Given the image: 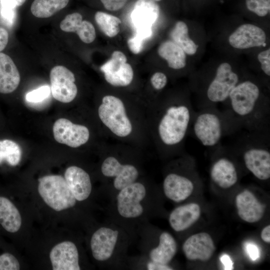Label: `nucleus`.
I'll return each instance as SVG.
<instances>
[{
    "instance_id": "obj_1",
    "label": "nucleus",
    "mask_w": 270,
    "mask_h": 270,
    "mask_svg": "<svg viewBox=\"0 0 270 270\" xmlns=\"http://www.w3.org/2000/svg\"><path fill=\"white\" fill-rule=\"evenodd\" d=\"M226 110L240 130L248 132H270V105L262 97L260 87L246 80L239 82L232 90Z\"/></svg>"
},
{
    "instance_id": "obj_2",
    "label": "nucleus",
    "mask_w": 270,
    "mask_h": 270,
    "mask_svg": "<svg viewBox=\"0 0 270 270\" xmlns=\"http://www.w3.org/2000/svg\"><path fill=\"white\" fill-rule=\"evenodd\" d=\"M196 110L188 100L172 102L156 106L154 132L158 148H183Z\"/></svg>"
},
{
    "instance_id": "obj_3",
    "label": "nucleus",
    "mask_w": 270,
    "mask_h": 270,
    "mask_svg": "<svg viewBox=\"0 0 270 270\" xmlns=\"http://www.w3.org/2000/svg\"><path fill=\"white\" fill-rule=\"evenodd\" d=\"M240 130L238 124L224 110L208 107L196 111L190 124L191 134L202 146L214 148L219 145L222 138Z\"/></svg>"
},
{
    "instance_id": "obj_4",
    "label": "nucleus",
    "mask_w": 270,
    "mask_h": 270,
    "mask_svg": "<svg viewBox=\"0 0 270 270\" xmlns=\"http://www.w3.org/2000/svg\"><path fill=\"white\" fill-rule=\"evenodd\" d=\"M270 132H248L234 148L242 152L246 168L260 180L270 178Z\"/></svg>"
},
{
    "instance_id": "obj_5",
    "label": "nucleus",
    "mask_w": 270,
    "mask_h": 270,
    "mask_svg": "<svg viewBox=\"0 0 270 270\" xmlns=\"http://www.w3.org/2000/svg\"><path fill=\"white\" fill-rule=\"evenodd\" d=\"M98 112L102 124L114 135L126 138L132 134L133 123L127 107L120 98L111 94L104 96Z\"/></svg>"
},
{
    "instance_id": "obj_6",
    "label": "nucleus",
    "mask_w": 270,
    "mask_h": 270,
    "mask_svg": "<svg viewBox=\"0 0 270 270\" xmlns=\"http://www.w3.org/2000/svg\"><path fill=\"white\" fill-rule=\"evenodd\" d=\"M38 192L50 207L61 211L74 206L76 200L64 178L60 175H48L38 180Z\"/></svg>"
},
{
    "instance_id": "obj_7",
    "label": "nucleus",
    "mask_w": 270,
    "mask_h": 270,
    "mask_svg": "<svg viewBox=\"0 0 270 270\" xmlns=\"http://www.w3.org/2000/svg\"><path fill=\"white\" fill-rule=\"evenodd\" d=\"M239 82L238 74L233 71L230 64L223 62L220 64L207 87L206 100L200 109L217 107V104L225 103L230 92Z\"/></svg>"
},
{
    "instance_id": "obj_8",
    "label": "nucleus",
    "mask_w": 270,
    "mask_h": 270,
    "mask_svg": "<svg viewBox=\"0 0 270 270\" xmlns=\"http://www.w3.org/2000/svg\"><path fill=\"white\" fill-rule=\"evenodd\" d=\"M160 9L154 0H138L131 13L135 34L146 40L152 34V26L158 18Z\"/></svg>"
},
{
    "instance_id": "obj_9",
    "label": "nucleus",
    "mask_w": 270,
    "mask_h": 270,
    "mask_svg": "<svg viewBox=\"0 0 270 270\" xmlns=\"http://www.w3.org/2000/svg\"><path fill=\"white\" fill-rule=\"evenodd\" d=\"M108 83L114 86H126L132 82L134 73L126 55L119 50L114 51L110 58L100 67Z\"/></svg>"
},
{
    "instance_id": "obj_10",
    "label": "nucleus",
    "mask_w": 270,
    "mask_h": 270,
    "mask_svg": "<svg viewBox=\"0 0 270 270\" xmlns=\"http://www.w3.org/2000/svg\"><path fill=\"white\" fill-rule=\"evenodd\" d=\"M50 92L57 100L68 103L72 102L78 94L75 76L70 70L62 66L52 68L50 74Z\"/></svg>"
},
{
    "instance_id": "obj_11",
    "label": "nucleus",
    "mask_w": 270,
    "mask_h": 270,
    "mask_svg": "<svg viewBox=\"0 0 270 270\" xmlns=\"http://www.w3.org/2000/svg\"><path fill=\"white\" fill-rule=\"evenodd\" d=\"M120 191L117 196V208L120 214L126 218L140 216L144 211L140 202L146 195L144 186L135 182Z\"/></svg>"
},
{
    "instance_id": "obj_12",
    "label": "nucleus",
    "mask_w": 270,
    "mask_h": 270,
    "mask_svg": "<svg viewBox=\"0 0 270 270\" xmlns=\"http://www.w3.org/2000/svg\"><path fill=\"white\" fill-rule=\"evenodd\" d=\"M52 130L57 142L74 148L86 144L90 136V130L86 126L74 124L64 118L54 122Z\"/></svg>"
},
{
    "instance_id": "obj_13",
    "label": "nucleus",
    "mask_w": 270,
    "mask_h": 270,
    "mask_svg": "<svg viewBox=\"0 0 270 270\" xmlns=\"http://www.w3.org/2000/svg\"><path fill=\"white\" fill-rule=\"evenodd\" d=\"M102 174L106 177L114 178V186L120 190L136 182L138 176V171L130 164H122L115 157L109 156L102 162Z\"/></svg>"
},
{
    "instance_id": "obj_14",
    "label": "nucleus",
    "mask_w": 270,
    "mask_h": 270,
    "mask_svg": "<svg viewBox=\"0 0 270 270\" xmlns=\"http://www.w3.org/2000/svg\"><path fill=\"white\" fill-rule=\"evenodd\" d=\"M216 249L211 236L207 232H202L188 238L182 245V250L186 258L190 260L208 261Z\"/></svg>"
},
{
    "instance_id": "obj_15",
    "label": "nucleus",
    "mask_w": 270,
    "mask_h": 270,
    "mask_svg": "<svg viewBox=\"0 0 270 270\" xmlns=\"http://www.w3.org/2000/svg\"><path fill=\"white\" fill-rule=\"evenodd\" d=\"M266 40V35L264 30L250 24L240 26L228 38L230 46L238 49L264 46Z\"/></svg>"
},
{
    "instance_id": "obj_16",
    "label": "nucleus",
    "mask_w": 270,
    "mask_h": 270,
    "mask_svg": "<svg viewBox=\"0 0 270 270\" xmlns=\"http://www.w3.org/2000/svg\"><path fill=\"white\" fill-rule=\"evenodd\" d=\"M54 270H80L78 252L75 244L64 241L56 245L50 253Z\"/></svg>"
},
{
    "instance_id": "obj_17",
    "label": "nucleus",
    "mask_w": 270,
    "mask_h": 270,
    "mask_svg": "<svg viewBox=\"0 0 270 270\" xmlns=\"http://www.w3.org/2000/svg\"><path fill=\"white\" fill-rule=\"evenodd\" d=\"M118 232L102 227L96 230L90 240V248L94 258L104 261L112 256L118 240Z\"/></svg>"
},
{
    "instance_id": "obj_18",
    "label": "nucleus",
    "mask_w": 270,
    "mask_h": 270,
    "mask_svg": "<svg viewBox=\"0 0 270 270\" xmlns=\"http://www.w3.org/2000/svg\"><path fill=\"white\" fill-rule=\"evenodd\" d=\"M235 202L239 217L245 222H256L264 216L265 205L248 190L238 194L236 196Z\"/></svg>"
},
{
    "instance_id": "obj_19",
    "label": "nucleus",
    "mask_w": 270,
    "mask_h": 270,
    "mask_svg": "<svg viewBox=\"0 0 270 270\" xmlns=\"http://www.w3.org/2000/svg\"><path fill=\"white\" fill-rule=\"evenodd\" d=\"M216 159L210 170L212 180L219 187L227 189L238 182V174L233 162L225 156Z\"/></svg>"
},
{
    "instance_id": "obj_20",
    "label": "nucleus",
    "mask_w": 270,
    "mask_h": 270,
    "mask_svg": "<svg viewBox=\"0 0 270 270\" xmlns=\"http://www.w3.org/2000/svg\"><path fill=\"white\" fill-rule=\"evenodd\" d=\"M194 185L186 176L176 172L168 174L164 178L163 189L166 196L170 200L179 202L186 199L192 194Z\"/></svg>"
},
{
    "instance_id": "obj_21",
    "label": "nucleus",
    "mask_w": 270,
    "mask_h": 270,
    "mask_svg": "<svg viewBox=\"0 0 270 270\" xmlns=\"http://www.w3.org/2000/svg\"><path fill=\"white\" fill-rule=\"evenodd\" d=\"M67 184L76 200L82 201L90 196L92 184L89 174L76 166L68 167L64 172Z\"/></svg>"
},
{
    "instance_id": "obj_22",
    "label": "nucleus",
    "mask_w": 270,
    "mask_h": 270,
    "mask_svg": "<svg viewBox=\"0 0 270 270\" xmlns=\"http://www.w3.org/2000/svg\"><path fill=\"white\" fill-rule=\"evenodd\" d=\"M60 26L64 32H76L80 40L86 44L92 42L96 37L93 24L89 21L83 20L82 14L78 12L68 14L60 22Z\"/></svg>"
},
{
    "instance_id": "obj_23",
    "label": "nucleus",
    "mask_w": 270,
    "mask_h": 270,
    "mask_svg": "<svg viewBox=\"0 0 270 270\" xmlns=\"http://www.w3.org/2000/svg\"><path fill=\"white\" fill-rule=\"evenodd\" d=\"M200 208L196 203H190L174 208L169 216V222L172 228L176 232L184 231L200 218Z\"/></svg>"
},
{
    "instance_id": "obj_24",
    "label": "nucleus",
    "mask_w": 270,
    "mask_h": 270,
    "mask_svg": "<svg viewBox=\"0 0 270 270\" xmlns=\"http://www.w3.org/2000/svg\"><path fill=\"white\" fill-rule=\"evenodd\" d=\"M20 80L19 72L12 60L6 54L0 52V94L14 92Z\"/></svg>"
},
{
    "instance_id": "obj_25",
    "label": "nucleus",
    "mask_w": 270,
    "mask_h": 270,
    "mask_svg": "<svg viewBox=\"0 0 270 270\" xmlns=\"http://www.w3.org/2000/svg\"><path fill=\"white\" fill-rule=\"evenodd\" d=\"M176 242L168 232H163L159 238L158 246L150 252L151 261L162 264H168L176 254Z\"/></svg>"
},
{
    "instance_id": "obj_26",
    "label": "nucleus",
    "mask_w": 270,
    "mask_h": 270,
    "mask_svg": "<svg viewBox=\"0 0 270 270\" xmlns=\"http://www.w3.org/2000/svg\"><path fill=\"white\" fill-rule=\"evenodd\" d=\"M21 224V216L16 206L8 198L0 196V224L7 232L14 233Z\"/></svg>"
},
{
    "instance_id": "obj_27",
    "label": "nucleus",
    "mask_w": 270,
    "mask_h": 270,
    "mask_svg": "<svg viewBox=\"0 0 270 270\" xmlns=\"http://www.w3.org/2000/svg\"><path fill=\"white\" fill-rule=\"evenodd\" d=\"M159 56L166 60L168 66L180 70L186 65V54L184 50L172 40L162 42L158 46Z\"/></svg>"
},
{
    "instance_id": "obj_28",
    "label": "nucleus",
    "mask_w": 270,
    "mask_h": 270,
    "mask_svg": "<svg viewBox=\"0 0 270 270\" xmlns=\"http://www.w3.org/2000/svg\"><path fill=\"white\" fill-rule=\"evenodd\" d=\"M187 25L182 21L178 22L170 33V36L175 44L189 55L194 54L198 46L188 36Z\"/></svg>"
},
{
    "instance_id": "obj_29",
    "label": "nucleus",
    "mask_w": 270,
    "mask_h": 270,
    "mask_svg": "<svg viewBox=\"0 0 270 270\" xmlns=\"http://www.w3.org/2000/svg\"><path fill=\"white\" fill-rule=\"evenodd\" d=\"M70 0H34L30 6L32 14L38 18H48L64 8Z\"/></svg>"
},
{
    "instance_id": "obj_30",
    "label": "nucleus",
    "mask_w": 270,
    "mask_h": 270,
    "mask_svg": "<svg viewBox=\"0 0 270 270\" xmlns=\"http://www.w3.org/2000/svg\"><path fill=\"white\" fill-rule=\"evenodd\" d=\"M22 155L21 148L15 141L0 139V166L6 163L10 166H16L20 163Z\"/></svg>"
},
{
    "instance_id": "obj_31",
    "label": "nucleus",
    "mask_w": 270,
    "mask_h": 270,
    "mask_svg": "<svg viewBox=\"0 0 270 270\" xmlns=\"http://www.w3.org/2000/svg\"><path fill=\"white\" fill-rule=\"evenodd\" d=\"M94 20L100 30L108 36L114 37L120 32L122 22L118 18L98 11L95 14Z\"/></svg>"
},
{
    "instance_id": "obj_32",
    "label": "nucleus",
    "mask_w": 270,
    "mask_h": 270,
    "mask_svg": "<svg viewBox=\"0 0 270 270\" xmlns=\"http://www.w3.org/2000/svg\"><path fill=\"white\" fill-rule=\"evenodd\" d=\"M248 9L259 16H264L270 10V0H246Z\"/></svg>"
},
{
    "instance_id": "obj_33",
    "label": "nucleus",
    "mask_w": 270,
    "mask_h": 270,
    "mask_svg": "<svg viewBox=\"0 0 270 270\" xmlns=\"http://www.w3.org/2000/svg\"><path fill=\"white\" fill-rule=\"evenodd\" d=\"M50 93V87L48 86H43L28 92L26 95V99L28 102H38L46 98Z\"/></svg>"
},
{
    "instance_id": "obj_34",
    "label": "nucleus",
    "mask_w": 270,
    "mask_h": 270,
    "mask_svg": "<svg viewBox=\"0 0 270 270\" xmlns=\"http://www.w3.org/2000/svg\"><path fill=\"white\" fill-rule=\"evenodd\" d=\"M20 268L19 262L14 255L9 252L0 254V270H18Z\"/></svg>"
},
{
    "instance_id": "obj_35",
    "label": "nucleus",
    "mask_w": 270,
    "mask_h": 270,
    "mask_svg": "<svg viewBox=\"0 0 270 270\" xmlns=\"http://www.w3.org/2000/svg\"><path fill=\"white\" fill-rule=\"evenodd\" d=\"M146 40L144 38L135 34L133 36L128 40L127 44L130 50L133 54H136L142 50Z\"/></svg>"
},
{
    "instance_id": "obj_36",
    "label": "nucleus",
    "mask_w": 270,
    "mask_h": 270,
    "mask_svg": "<svg viewBox=\"0 0 270 270\" xmlns=\"http://www.w3.org/2000/svg\"><path fill=\"white\" fill-rule=\"evenodd\" d=\"M150 80L152 86L156 90H162L166 86L168 78L164 73L158 72L152 76Z\"/></svg>"
},
{
    "instance_id": "obj_37",
    "label": "nucleus",
    "mask_w": 270,
    "mask_h": 270,
    "mask_svg": "<svg viewBox=\"0 0 270 270\" xmlns=\"http://www.w3.org/2000/svg\"><path fill=\"white\" fill-rule=\"evenodd\" d=\"M258 58L260 64L261 68L266 76H270V49L260 52Z\"/></svg>"
},
{
    "instance_id": "obj_38",
    "label": "nucleus",
    "mask_w": 270,
    "mask_h": 270,
    "mask_svg": "<svg viewBox=\"0 0 270 270\" xmlns=\"http://www.w3.org/2000/svg\"><path fill=\"white\" fill-rule=\"evenodd\" d=\"M106 9L110 11H117L122 8L128 0H100Z\"/></svg>"
},
{
    "instance_id": "obj_39",
    "label": "nucleus",
    "mask_w": 270,
    "mask_h": 270,
    "mask_svg": "<svg viewBox=\"0 0 270 270\" xmlns=\"http://www.w3.org/2000/svg\"><path fill=\"white\" fill-rule=\"evenodd\" d=\"M2 5L1 12L14 11V9L22 6L26 0H0Z\"/></svg>"
},
{
    "instance_id": "obj_40",
    "label": "nucleus",
    "mask_w": 270,
    "mask_h": 270,
    "mask_svg": "<svg viewBox=\"0 0 270 270\" xmlns=\"http://www.w3.org/2000/svg\"><path fill=\"white\" fill-rule=\"evenodd\" d=\"M8 32L4 28L0 27V52L5 48L8 42Z\"/></svg>"
},
{
    "instance_id": "obj_41",
    "label": "nucleus",
    "mask_w": 270,
    "mask_h": 270,
    "mask_svg": "<svg viewBox=\"0 0 270 270\" xmlns=\"http://www.w3.org/2000/svg\"><path fill=\"white\" fill-rule=\"evenodd\" d=\"M246 250L248 256L252 260H255L259 257V250L256 245L249 244L247 245Z\"/></svg>"
},
{
    "instance_id": "obj_42",
    "label": "nucleus",
    "mask_w": 270,
    "mask_h": 270,
    "mask_svg": "<svg viewBox=\"0 0 270 270\" xmlns=\"http://www.w3.org/2000/svg\"><path fill=\"white\" fill-rule=\"evenodd\" d=\"M147 268L148 270H172L173 268L168 264H161L153 262L151 261L147 264Z\"/></svg>"
},
{
    "instance_id": "obj_43",
    "label": "nucleus",
    "mask_w": 270,
    "mask_h": 270,
    "mask_svg": "<svg viewBox=\"0 0 270 270\" xmlns=\"http://www.w3.org/2000/svg\"><path fill=\"white\" fill-rule=\"evenodd\" d=\"M220 260L224 266V270H232L234 269V262L229 256L224 254L220 258Z\"/></svg>"
},
{
    "instance_id": "obj_44",
    "label": "nucleus",
    "mask_w": 270,
    "mask_h": 270,
    "mask_svg": "<svg viewBox=\"0 0 270 270\" xmlns=\"http://www.w3.org/2000/svg\"><path fill=\"white\" fill-rule=\"evenodd\" d=\"M262 239L266 242H270V225L265 226L260 234Z\"/></svg>"
},
{
    "instance_id": "obj_45",
    "label": "nucleus",
    "mask_w": 270,
    "mask_h": 270,
    "mask_svg": "<svg viewBox=\"0 0 270 270\" xmlns=\"http://www.w3.org/2000/svg\"><path fill=\"white\" fill-rule=\"evenodd\" d=\"M154 0L156 1V2H158V1H160L161 0Z\"/></svg>"
}]
</instances>
